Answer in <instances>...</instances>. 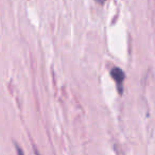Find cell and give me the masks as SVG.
Returning a JSON list of instances; mask_svg holds the SVG:
<instances>
[{"instance_id":"obj_1","label":"cell","mask_w":155,"mask_h":155,"mask_svg":"<svg viewBox=\"0 0 155 155\" xmlns=\"http://www.w3.org/2000/svg\"><path fill=\"white\" fill-rule=\"evenodd\" d=\"M110 75H112L113 80L116 82L117 84V88H118L119 93L122 94L123 91V82H124L125 79V74L120 68L118 67H114V68L110 70Z\"/></svg>"},{"instance_id":"obj_2","label":"cell","mask_w":155,"mask_h":155,"mask_svg":"<svg viewBox=\"0 0 155 155\" xmlns=\"http://www.w3.org/2000/svg\"><path fill=\"white\" fill-rule=\"evenodd\" d=\"M96 1H97V2L99 3V5H103V3L105 2L106 0H96Z\"/></svg>"},{"instance_id":"obj_3","label":"cell","mask_w":155,"mask_h":155,"mask_svg":"<svg viewBox=\"0 0 155 155\" xmlns=\"http://www.w3.org/2000/svg\"><path fill=\"white\" fill-rule=\"evenodd\" d=\"M17 151H18V155H24V153H22V151L20 150L19 148H17Z\"/></svg>"}]
</instances>
